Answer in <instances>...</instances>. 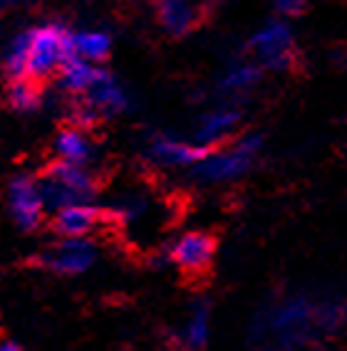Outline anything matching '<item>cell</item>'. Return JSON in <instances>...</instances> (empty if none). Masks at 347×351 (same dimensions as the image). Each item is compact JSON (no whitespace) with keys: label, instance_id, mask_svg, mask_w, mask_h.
Masks as SVG:
<instances>
[{"label":"cell","instance_id":"6da1fadb","mask_svg":"<svg viewBox=\"0 0 347 351\" xmlns=\"http://www.w3.org/2000/svg\"><path fill=\"white\" fill-rule=\"evenodd\" d=\"M345 324V304L315 302L308 297H288L268 314V329L285 346L310 344L317 334L337 332Z\"/></svg>","mask_w":347,"mask_h":351},{"label":"cell","instance_id":"7a4b0ae2","mask_svg":"<svg viewBox=\"0 0 347 351\" xmlns=\"http://www.w3.org/2000/svg\"><path fill=\"white\" fill-rule=\"evenodd\" d=\"M260 149H263V138L258 134H243L231 144L208 149L201 161L194 166V173L203 183L238 181L253 169Z\"/></svg>","mask_w":347,"mask_h":351},{"label":"cell","instance_id":"3957f363","mask_svg":"<svg viewBox=\"0 0 347 351\" xmlns=\"http://www.w3.org/2000/svg\"><path fill=\"white\" fill-rule=\"evenodd\" d=\"M38 186L47 210H57L72 203H92L97 191L95 176L89 173L87 166L65 161L52 163L43 178H38Z\"/></svg>","mask_w":347,"mask_h":351},{"label":"cell","instance_id":"277c9868","mask_svg":"<svg viewBox=\"0 0 347 351\" xmlns=\"http://www.w3.org/2000/svg\"><path fill=\"white\" fill-rule=\"evenodd\" d=\"M27 35V64L25 77L27 80H45L55 75L60 64L72 57V32L63 25L47 23L25 30Z\"/></svg>","mask_w":347,"mask_h":351},{"label":"cell","instance_id":"5b68a950","mask_svg":"<svg viewBox=\"0 0 347 351\" xmlns=\"http://www.w3.org/2000/svg\"><path fill=\"white\" fill-rule=\"evenodd\" d=\"M251 50L258 57L256 64H263V69H288L295 60V35L283 18L271 20L256 30Z\"/></svg>","mask_w":347,"mask_h":351},{"label":"cell","instance_id":"8992f818","mask_svg":"<svg viewBox=\"0 0 347 351\" xmlns=\"http://www.w3.org/2000/svg\"><path fill=\"white\" fill-rule=\"evenodd\" d=\"M97 263V245L89 238H60L40 255V265L55 275H85Z\"/></svg>","mask_w":347,"mask_h":351},{"label":"cell","instance_id":"52a82bcc","mask_svg":"<svg viewBox=\"0 0 347 351\" xmlns=\"http://www.w3.org/2000/svg\"><path fill=\"white\" fill-rule=\"evenodd\" d=\"M8 210L20 230L30 232L43 226L47 208H45L43 193H40L38 178L20 173L8 183Z\"/></svg>","mask_w":347,"mask_h":351},{"label":"cell","instance_id":"ba28073f","mask_svg":"<svg viewBox=\"0 0 347 351\" xmlns=\"http://www.w3.org/2000/svg\"><path fill=\"white\" fill-rule=\"evenodd\" d=\"M206 151L208 149L199 146L196 141H189V138L157 134L146 146V156L152 163H157L159 169H194Z\"/></svg>","mask_w":347,"mask_h":351},{"label":"cell","instance_id":"9c48e42d","mask_svg":"<svg viewBox=\"0 0 347 351\" xmlns=\"http://www.w3.org/2000/svg\"><path fill=\"white\" fill-rule=\"evenodd\" d=\"M216 255V240L203 230L181 232L169 247L171 263L183 272H203L211 267Z\"/></svg>","mask_w":347,"mask_h":351},{"label":"cell","instance_id":"30bf717a","mask_svg":"<svg viewBox=\"0 0 347 351\" xmlns=\"http://www.w3.org/2000/svg\"><path fill=\"white\" fill-rule=\"evenodd\" d=\"M85 104H87L95 117H117V114H124L129 109V95L126 89L122 87L120 82L109 75L107 69H100L92 82V87L85 92Z\"/></svg>","mask_w":347,"mask_h":351},{"label":"cell","instance_id":"8fae6325","mask_svg":"<svg viewBox=\"0 0 347 351\" xmlns=\"http://www.w3.org/2000/svg\"><path fill=\"white\" fill-rule=\"evenodd\" d=\"M240 124V112L236 107H216L211 112H206L199 119V126H196L194 141L203 149H216V146L226 144L228 138L234 136L236 129Z\"/></svg>","mask_w":347,"mask_h":351},{"label":"cell","instance_id":"7c38bea8","mask_svg":"<svg viewBox=\"0 0 347 351\" xmlns=\"http://www.w3.org/2000/svg\"><path fill=\"white\" fill-rule=\"evenodd\" d=\"M100 226V208L92 203H72L52 210V230L57 238H89Z\"/></svg>","mask_w":347,"mask_h":351},{"label":"cell","instance_id":"4fadbf2b","mask_svg":"<svg viewBox=\"0 0 347 351\" xmlns=\"http://www.w3.org/2000/svg\"><path fill=\"white\" fill-rule=\"evenodd\" d=\"M157 18L169 35H186L199 20L196 0H157Z\"/></svg>","mask_w":347,"mask_h":351},{"label":"cell","instance_id":"5bb4252c","mask_svg":"<svg viewBox=\"0 0 347 351\" xmlns=\"http://www.w3.org/2000/svg\"><path fill=\"white\" fill-rule=\"evenodd\" d=\"M55 154L57 161L75 163V166H87L95 158V144L80 126L63 129L55 138Z\"/></svg>","mask_w":347,"mask_h":351},{"label":"cell","instance_id":"9a60e30c","mask_svg":"<svg viewBox=\"0 0 347 351\" xmlns=\"http://www.w3.org/2000/svg\"><path fill=\"white\" fill-rule=\"evenodd\" d=\"M179 339L189 351H199L208 344V339H211V307L206 302H196L189 309V317L183 319Z\"/></svg>","mask_w":347,"mask_h":351},{"label":"cell","instance_id":"2e32d148","mask_svg":"<svg viewBox=\"0 0 347 351\" xmlns=\"http://www.w3.org/2000/svg\"><path fill=\"white\" fill-rule=\"evenodd\" d=\"M97 72H100L97 64L87 62V60H82V57H77V55L67 57V60L60 64V69H57L63 87L67 89V92H72V95H85V92L92 87Z\"/></svg>","mask_w":347,"mask_h":351},{"label":"cell","instance_id":"e0dca14e","mask_svg":"<svg viewBox=\"0 0 347 351\" xmlns=\"http://www.w3.org/2000/svg\"><path fill=\"white\" fill-rule=\"evenodd\" d=\"M260 77H263V69L256 62H238V64H234V67H228L221 75L219 89L228 97H240L258 87Z\"/></svg>","mask_w":347,"mask_h":351},{"label":"cell","instance_id":"ac0fdd59","mask_svg":"<svg viewBox=\"0 0 347 351\" xmlns=\"http://www.w3.org/2000/svg\"><path fill=\"white\" fill-rule=\"evenodd\" d=\"M72 52L87 62H104L112 52V38L104 30H82L72 32Z\"/></svg>","mask_w":347,"mask_h":351},{"label":"cell","instance_id":"d6986e66","mask_svg":"<svg viewBox=\"0 0 347 351\" xmlns=\"http://www.w3.org/2000/svg\"><path fill=\"white\" fill-rule=\"evenodd\" d=\"M8 101H10V107H13L15 112L30 114L40 107L43 92H40L38 82L23 77V80H13V84L8 87Z\"/></svg>","mask_w":347,"mask_h":351},{"label":"cell","instance_id":"ffe728a7","mask_svg":"<svg viewBox=\"0 0 347 351\" xmlns=\"http://www.w3.org/2000/svg\"><path fill=\"white\" fill-rule=\"evenodd\" d=\"M25 64H27V35L18 32L10 45H8L5 55H3V67L13 80H23L25 77Z\"/></svg>","mask_w":347,"mask_h":351},{"label":"cell","instance_id":"44dd1931","mask_svg":"<svg viewBox=\"0 0 347 351\" xmlns=\"http://www.w3.org/2000/svg\"><path fill=\"white\" fill-rule=\"evenodd\" d=\"M310 0H276V10L283 18H295V15H303L308 10Z\"/></svg>","mask_w":347,"mask_h":351},{"label":"cell","instance_id":"7402d4cb","mask_svg":"<svg viewBox=\"0 0 347 351\" xmlns=\"http://www.w3.org/2000/svg\"><path fill=\"white\" fill-rule=\"evenodd\" d=\"M142 210H144V201H139V198H126V201L117 203V208H114V213L120 215L122 220H134L137 215H142Z\"/></svg>","mask_w":347,"mask_h":351},{"label":"cell","instance_id":"603a6c76","mask_svg":"<svg viewBox=\"0 0 347 351\" xmlns=\"http://www.w3.org/2000/svg\"><path fill=\"white\" fill-rule=\"evenodd\" d=\"M0 351H23V349H20V344L10 341V339H0Z\"/></svg>","mask_w":347,"mask_h":351},{"label":"cell","instance_id":"cb8c5ba5","mask_svg":"<svg viewBox=\"0 0 347 351\" xmlns=\"http://www.w3.org/2000/svg\"><path fill=\"white\" fill-rule=\"evenodd\" d=\"M20 0H0V8H8V5H15Z\"/></svg>","mask_w":347,"mask_h":351}]
</instances>
